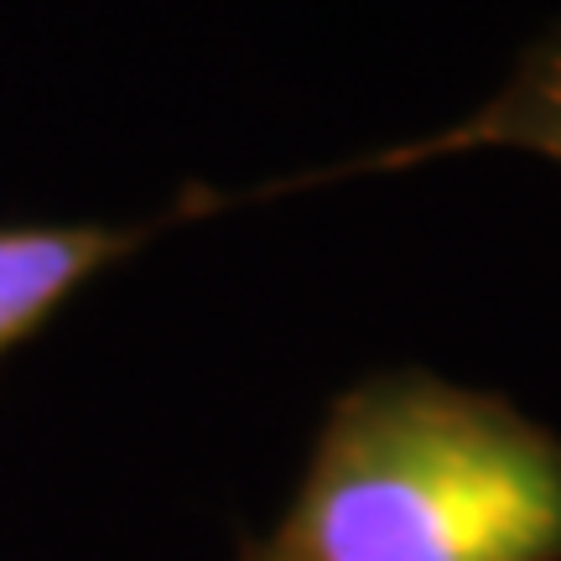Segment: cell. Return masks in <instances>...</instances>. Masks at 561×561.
Returning <instances> with one entry per match:
<instances>
[{"instance_id": "1", "label": "cell", "mask_w": 561, "mask_h": 561, "mask_svg": "<svg viewBox=\"0 0 561 561\" xmlns=\"http://www.w3.org/2000/svg\"><path fill=\"white\" fill-rule=\"evenodd\" d=\"M240 561H561V437L432 369L364 375Z\"/></svg>"}, {"instance_id": "2", "label": "cell", "mask_w": 561, "mask_h": 561, "mask_svg": "<svg viewBox=\"0 0 561 561\" xmlns=\"http://www.w3.org/2000/svg\"><path fill=\"white\" fill-rule=\"evenodd\" d=\"M458 151H525V157H546L551 167H561V21L546 26L515 58L500 94H489L458 125H442L437 136L405 140L390 151H369L348 167H322V172L265 182V193L280 198V193H301V187L354 178V172H405V167H426V161L458 157Z\"/></svg>"}, {"instance_id": "3", "label": "cell", "mask_w": 561, "mask_h": 561, "mask_svg": "<svg viewBox=\"0 0 561 561\" xmlns=\"http://www.w3.org/2000/svg\"><path fill=\"white\" fill-rule=\"evenodd\" d=\"M178 224H187L178 203L140 224H0V359L37 339L94 276Z\"/></svg>"}]
</instances>
